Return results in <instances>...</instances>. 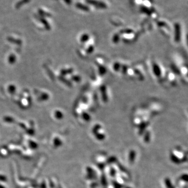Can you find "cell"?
<instances>
[{"mask_svg":"<svg viewBox=\"0 0 188 188\" xmlns=\"http://www.w3.org/2000/svg\"><path fill=\"white\" fill-rule=\"evenodd\" d=\"M30 1V0H21L20 1H19L18 2H17L16 3V4L15 5V8L16 9L20 8L22 6H23L24 4L29 3Z\"/></svg>","mask_w":188,"mask_h":188,"instance_id":"cell-2","label":"cell"},{"mask_svg":"<svg viewBox=\"0 0 188 188\" xmlns=\"http://www.w3.org/2000/svg\"><path fill=\"white\" fill-rule=\"evenodd\" d=\"M165 184L167 188H175V187L172 184L170 179L168 178H166L165 179Z\"/></svg>","mask_w":188,"mask_h":188,"instance_id":"cell-4","label":"cell"},{"mask_svg":"<svg viewBox=\"0 0 188 188\" xmlns=\"http://www.w3.org/2000/svg\"><path fill=\"white\" fill-rule=\"evenodd\" d=\"M39 13L42 16H49L50 15L49 14H48V13L45 12L44 11L42 10H38Z\"/></svg>","mask_w":188,"mask_h":188,"instance_id":"cell-5","label":"cell"},{"mask_svg":"<svg viewBox=\"0 0 188 188\" xmlns=\"http://www.w3.org/2000/svg\"><path fill=\"white\" fill-rule=\"evenodd\" d=\"M64 1H65L66 3H70V2H71L70 0H64Z\"/></svg>","mask_w":188,"mask_h":188,"instance_id":"cell-7","label":"cell"},{"mask_svg":"<svg viewBox=\"0 0 188 188\" xmlns=\"http://www.w3.org/2000/svg\"><path fill=\"white\" fill-rule=\"evenodd\" d=\"M180 180L185 182L188 183V174H183L180 176Z\"/></svg>","mask_w":188,"mask_h":188,"instance_id":"cell-3","label":"cell"},{"mask_svg":"<svg viewBox=\"0 0 188 188\" xmlns=\"http://www.w3.org/2000/svg\"><path fill=\"white\" fill-rule=\"evenodd\" d=\"M170 159L172 161V162H173L174 163L176 164H180L181 163V159H180L179 158H178L177 156H176L174 154L172 153L170 154Z\"/></svg>","mask_w":188,"mask_h":188,"instance_id":"cell-1","label":"cell"},{"mask_svg":"<svg viewBox=\"0 0 188 188\" xmlns=\"http://www.w3.org/2000/svg\"><path fill=\"white\" fill-rule=\"evenodd\" d=\"M187 161H188V157H187V156H186V155L183 156V157L181 159V163H185V162H187Z\"/></svg>","mask_w":188,"mask_h":188,"instance_id":"cell-6","label":"cell"},{"mask_svg":"<svg viewBox=\"0 0 188 188\" xmlns=\"http://www.w3.org/2000/svg\"><path fill=\"white\" fill-rule=\"evenodd\" d=\"M184 155L186 156H188V151L184 152Z\"/></svg>","mask_w":188,"mask_h":188,"instance_id":"cell-8","label":"cell"}]
</instances>
